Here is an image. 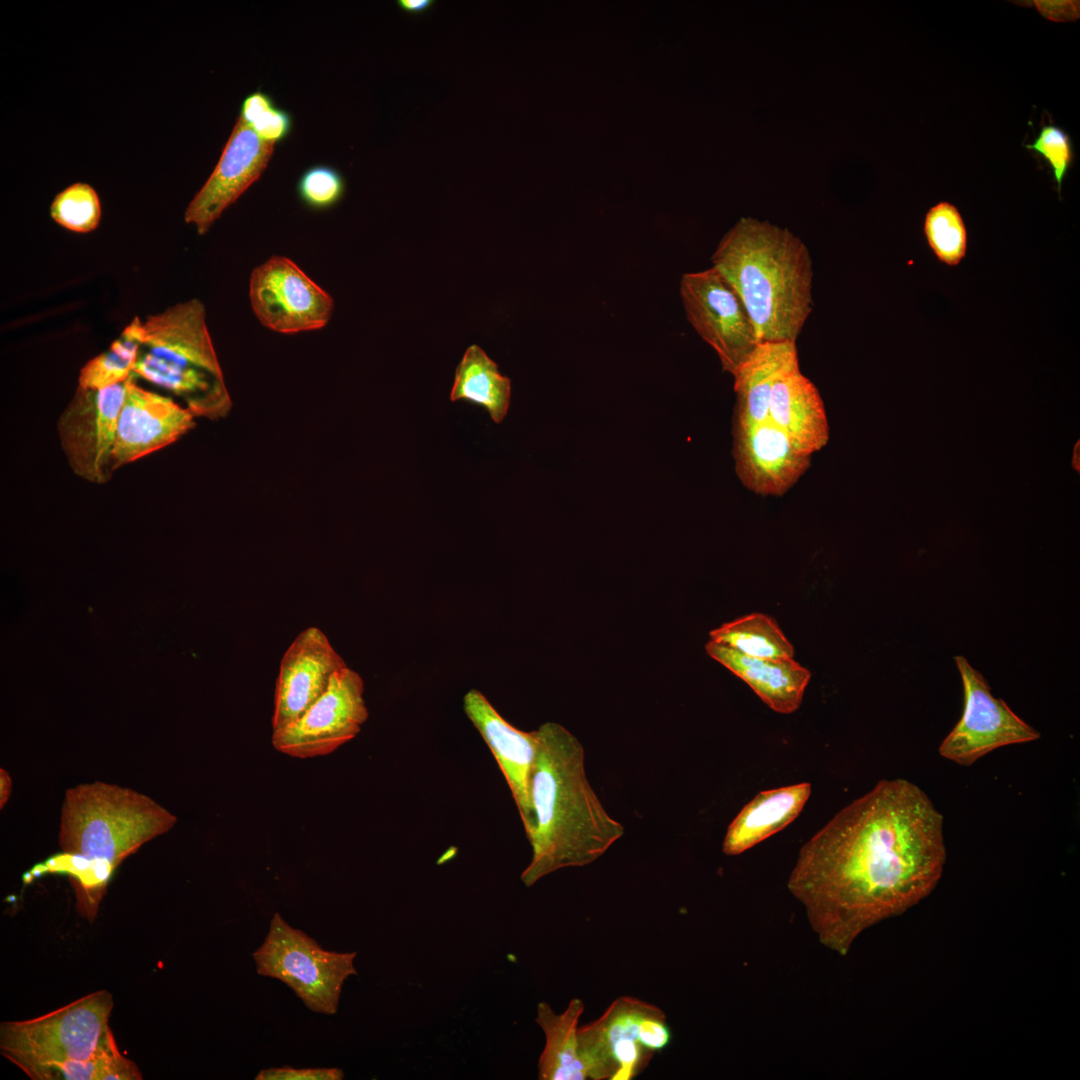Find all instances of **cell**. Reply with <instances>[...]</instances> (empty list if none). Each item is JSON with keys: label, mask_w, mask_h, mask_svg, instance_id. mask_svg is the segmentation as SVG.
Listing matches in <instances>:
<instances>
[{"label": "cell", "mask_w": 1080, "mask_h": 1080, "mask_svg": "<svg viewBox=\"0 0 1080 1080\" xmlns=\"http://www.w3.org/2000/svg\"><path fill=\"white\" fill-rule=\"evenodd\" d=\"M945 861L943 816L927 794L883 779L802 846L787 887L818 940L845 956L863 931L930 895Z\"/></svg>", "instance_id": "6da1fadb"}, {"label": "cell", "mask_w": 1080, "mask_h": 1080, "mask_svg": "<svg viewBox=\"0 0 1080 1080\" xmlns=\"http://www.w3.org/2000/svg\"><path fill=\"white\" fill-rule=\"evenodd\" d=\"M538 732L530 781L533 854L520 877L527 887L559 869L594 862L624 834L589 784L579 740L555 722L542 724Z\"/></svg>", "instance_id": "7a4b0ae2"}, {"label": "cell", "mask_w": 1080, "mask_h": 1080, "mask_svg": "<svg viewBox=\"0 0 1080 1080\" xmlns=\"http://www.w3.org/2000/svg\"><path fill=\"white\" fill-rule=\"evenodd\" d=\"M740 296L759 342H796L812 307V259L788 229L740 219L712 256Z\"/></svg>", "instance_id": "3957f363"}, {"label": "cell", "mask_w": 1080, "mask_h": 1080, "mask_svg": "<svg viewBox=\"0 0 1080 1080\" xmlns=\"http://www.w3.org/2000/svg\"><path fill=\"white\" fill-rule=\"evenodd\" d=\"M133 374L183 401L195 417L217 420L232 402L198 299L139 321Z\"/></svg>", "instance_id": "277c9868"}, {"label": "cell", "mask_w": 1080, "mask_h": 1080, "mask_svg": "<svg viewBox=\"0 0 1080 1080\" xmlns=\"http://www.w3.org/2000/svg\"><path fill=\"white\" fill-rule=\"evenodd\" d=\"M177 818L151 797L96 781L68 788L60 814L62 851L100 858L116 868Z\"/></svg>", "instance_id": "5b68a950"}, {"label": "cell", "mask_w": 1080, "mask_h": 1080, "mask_svg": "<svg viewBox=\"0 0 1080 1080\" xmlns=\"http://www.w3.org/2000/svg\"><path fill=\"white\" fill-rule=\"evenodd\" d=\"M113 997L95 991L29 1020L0 1024V1051L33 1080L52 1067L94 1058L113 1037L109 1018Z\"/></svg>", "instance_id": "8992f818"}, {"label": "cell", "mask_w": 1080, "mask_h": 1080, "mask_svg": "<svg viewBox=\"0 0 1080 1080\" xmlns=\"http://www.w3.org/2000/svg\"><path fill=\"white\" fill-rule=\"evenodd\" d=\"M356 955V952L323 949L275 913L253 959L259 975L286 984L311 1011L333 1015L338 1010L345 980L357 974Z\"/></svg>", "instance_id": "52a82bcc"}, {"label": "cell", "mask_w": 1080, "mask_h": 1080, "mask_svg": "<svg viewBox=\"0 0 1080 1080\" xmlns=\"http://www.w3.org/2000/svg\"><path fill=\"white\" fill-rule=\"evenodd\" d=\"M680 296L688 321L733 375L760 343L740 296L715 268L686 273Z\"/></svg>", "instance_id": "ba28073f"}, {"label": "cell", "mask_w": 1080, "mask_h": 1080, "mask_svg": "<svg viewBox=\"0 0 1080 1080\" xmlns=\"http://www.w3.org/2000/svg\"><path fill=\"white\" fill-rule=\"evenodd\" d=\"M964 708L960 720L939 746L941 757L970 766L995 749L1035 741L1040 733L992 695L983 675L964 656H956Z\"/></svg>", "instance_id": "9c48e42d"}, {"label": "cell", "mask_w": 1080, "mask_h": 1080, "mask_svg": "<svg viewBox=\"0 0 1080 1080\" xmlns=\"http://www.w3.org/2000/svg\"><path fill=\"white\" fill-rule=\"evenodd\" d=\"M252 311L266 328L297 334L325 327L334 300L291 259L273 255L255 267L249 279Z\"/></svg>", "instance_id": "30bf717a"}, {"label": "cell", "mask_w": 1080, "mask_h": 1080, "mask_svg": "<svg viewBox=\"0 0 1080 1080\" xmlns=\"http://www.w3.org/2000/svg\"><path fill=\"white\" fill-rule=\"evenodd\" d=\"M361 676L348 666L331 678L323 695L297 720L273 730L276 750L295 758L328 755L353 739L368 718Z\"/></svg>", "instance_id": "8fae6325"}, {"label": "cell", "mask_w": 1080, "mask_h": 1080, "mask_svg": "<svg viewBox=\"0 0 1080 1080\" xmlns=\"http://www.w3.org/2000/svg\"><path fill=\"white\" fill-rule=\"evenodd\" d=\"M128 380V379H127ZM125 382L99 390L78 387L58 421L62 449L73 472L95 484L110 480Z\"/></svg>", "instance_id": "7c38bea8"}, {"label": "cell", "mask_w": 1080, "mask_h": 1080, "mask_svg": "<svg viewBox=\"0 0 1080 1080\" xmlns=\"http://www.w3.org/2000/svg\"><path fill=\"white\" fill-rule=\"evenodd\" d=\"M655 1005L633 997H619L596 1021L578 1028L579 1052L588 1077L629 1080L643 1070L653 1052L640 1041L642 1020Z\"/></svg>", "instance_id": "4fadbf2b"}, {"label": "cell", "mask_w": 1080, "mask_h": 1080, "mask_svg": "<svg viewBox=\"0 0 1080 1080\" xmlns=\"http://www.w3.org/2000/svg\"><path fill=\"white\" fill-rule=\"evenodd\" d=\"M274 147L238 118L213 172L188 204L185 222L199 235L206 234L224 210L262 175Z\"/></svg>", "instance_id": "5bb4252c"}, {"label": "cell", "mask_w": 1080, "mask_h": 1080, "mask_svg": "<svg viewBox=\"0 0 1080 1080\" xmlns=\"http://www.w3.org/2000/svg\"><path fill=\"white\" fill-rule=\"evenodd\" d=\"M194 417L174 399L139 386L132 374L118 418L112 472L177 441L194 428Z\"/></svg>", "instance_id": "9a60e30c"}, {"label": "cell", "mask_w": 1080, "mask_h": 1080, "mask_svg": "<svg viewBox=\"0 0 1080 1080\" xmlns=\"http://www.w3.org/2000/svg\"><path fill=\"white\" fill-rule=\"evenodd\" d=\"M735 471L741 483L761 496H782L804 475L811 456L798 450L768 420L732 427Z\"/></svg>", "instance_id": "2e32d148"}, {"label": "cell", "mask_w": 1080, "mask_h": 1080, "mask_svg": "<svg viewBox=\"0 0 1080 1080\" xmlns=\"http://www.w3.org/2000/svg\"><path fill=\"white\" fill-rule=\"evenodd\" d=\"M347 666L317 627L300 632L282 657L276 682L273 730L301 717L327 690L332 676Z\"/></svg>", "instance_id": "e0dca14e"}, {"label": "cell", "mask_w": 1080, "mask_h": 1080, "mask_svg": "<svg viewBox=\"0 0 1080 1080\" xmlns=\"http://www.w3.org/2000/svg\"><path fill=\"white\" fill-rule=\"evenodd\" d=\"M463 708L491 750L518 808L527 838L534 827L530 781L539 747L538 729L524 732L509 724L478 690L463 698Z\"/></svg>", "instance_id": "ac0fdd59"}, {"label": "cell", "mask_w": 1080, "mask_h": 1080, "mask_svg": "<svg viewBox=\"0 0 1080 1080\" xmlns=\"http://www.w3.org/2000/svg\"><path fill=\"white\" fill-rule=\"evenodd\" d=\"M767 420L803 453L812 456L829 441V424L822 397L800 369L774 384Z\"/></svg>", "instance_id": "d6986e66"}, {"label": "cell", "mask_w": 1080, "mask_h": 1080, "mask_svg": "<svg viewBox=\"0 0 1080 1080\" xmlns=\"http://www.w3.org/2000/svg\"><path fill=\"white\" fill-rule=\"evenodd\" d=\"M705 648L710 657L747 683L774 711L789 714L799 708L811 673L793 658H753L712 640Z\"/></svg>", "instance_id": "ffe728a7"}, {"label": "cell", "mask_w": 1080, "mask_h": 1080, "mask_svg": "<svg viewBox=\"0 0 1080 1080\" xmlns=\"http://www.w3.org/2000/svg\"><path fill=\"white\" fill-rule=\"evenodd\" d=\"M810 794L808 782L759 792L728 826L723 853L739 855L787 827L801 813Z\"/></svg>", "instance_id": "44dd1931"}, {"label": "cell", "mask_w": 1080, "mask_h": 1080, "mask_svg": "<svg viewBox=\"0 0 1080 1080\" xmlns=\"http://www.w3.org/2000/svg\"><path fill=\"white\" fill-rule=\"evenodd\" d=\"M799 368L796 342H760L733 373L736 405L733 422L767 420L774 384Z\"/></svg>", "instance_id": "7402d4cb"}, {"label": "cell", "mask_w": 1080, "mask_h": 1080, "mask_svg": "<svg viewBox=\"0 0 1080 1080\" xmlns=\"http://www.w3.org/2000/svg\"><path fill=\"white\" fill-rule=\"evenodd\" d=\"M583 1011L584 1003L579 998H573L559 1014L546 1002L537 1005L535 1021L545 1035V1046L538 1061L540 1080L589 1078L577 1037V1024Z\"/></svg>", "instance_id": "603a6c76"}, {"label": "cell", "mask_w": 1080, "mask_h": 1080, "mask_svg": "<svg viewBox=\"0 0 1080 1080\" xmlns=\"http://www.w3.org/2000/svg\"><path fill=\"white\" fill-rule=\"evenodd\" d=\"M510 397V379L498 371L497 364L481 347L469 346L456 367L450 400L478 405L495 423H501L508 412Z\"/></svg>", "instance_id": "cb8c5ba5"}, {"label": "cell", "mask_w": 1080, "mask_h": 1080, "mask_svg": "<svg viewBox=\"0 0 1080 1080\" xmlns=\"http://www.w3.org/2000/svg\"><path fill=\"white\" fill-rule=\"evenodd\" d=\"M115 869L116 867L105 859L62 851L34 865L24 873L22 879L24 884H29L45 874L68 875L75 890L77 910L83 917L92 920Z\"/></svg>", "instance_id": "d4e9b609"}, {"label": "cell", "mask_w": 1080, "mask_h": 1080, "mask_svg": "<svg viewBox=\"0 0 1080 1080\" xmlns=\"http://www.w3.org/2000/svg\"><path fill=\"white\" fill-rule=\"evenodd\" d=\"M710 640L758 659L780 660L794 656V648L776 621L753 613L724 623L710 632Z\"/></svg>", "instance_id": "484cf974"}, {"label": "cell", "mask_w": 1080, "mask_h": 1080, "mask_svg": "<svg viewBox=\"0 0 1080 1080\" xmlns=\"http://www.w3.org/2000/svg\"><path fill=\"white\" fill-rule=\"evenodd\" d=\"M139 321L135 317L106 351L82 367L78 387L104 389L125 382L133 374L139 344Z\"/></svg>", "instance_id": "4316f807"}, {"label": "cell", "mask_w": 1080, "mask_h": 1080, "mask_svg": "<svg viewBox=\"0 0 1080 1080\" xmlns=\"http://www.w3.org/2000/svg\"><path fill=\"white\" fill-rule=\"evenodd\" d=\"M923 231L930 249L940 262L953 267L965 257L967 230L959 210L953 204L942 201L931 207L925 215Z\"/></svg>", "instance_id": "83f0119b"}, {"label": "cell", "mask_w": 1080, "mask_h": 1080, "mask_svg": "<svg viewBox=\"0 0 1080 1080\" xmlns=\"http://www.w3.org/2000/svg\"><path fill=\"white\" fill-rule=\"evenodd\" d=\"M50 216L68 230L91 232L101 219L99 197L89 184L73 183L55 196L50 206Z\"/></svg>", "instance_id": "f1b7e54d"}, {"label": "cell", "mask_w": 1080, "mask_h": 1080, "mask_svg": "<svg viewBox=\"0 0 1080 1080\" xmlns=\"http://www.w3.org/2000/svg\"><path fill=\"white\" fill-rule=\"evenodd\" d=\"M297 191L300 199L307 206L322 210L334 206L341 200L345 191V182L336 169L326 165H316L308 168L301 175Z\"/></svg>", "instance_id": "f546056e"}, {"label": "cell", "mask_w": 1080, "mask_h": 1080, "mask_svg": "<svg viewBox=\"0 0 1080 1080\" xmlns=\"http://www.w3.org/2000/svg\"><path fill=\"white\" fill-rule=\"evenodd\" d=\"M1027 149L1040 154L1051 166L1059 195L1064 176L1073 161V150L1069 135L1055 125L1043 126L1035 142Z\"/></svg>", "instance_id": "4dcf8cb0"}, {"label": "cell", "mask_w": 1080, "mask_h": 1080, "mask_svg": "<svg viewBox=\"0 0 1080 1080\" xmlns=\"http://www.w3.org/2000/svg\"><path fill=\"white\" fill-rule=\"evenodd\" d=\"M291 117L283 109L272 106L258 116L250 126L263 140L276 144L291 130Z\"/></svg>", "instance_id": "1f68e13d"}, {"label": "cell", "mask_w": 1080, "mask_h": 1080, "mask_svg": "<svg viewBox=\"0 0 1080 1080\" xmlns=\"http://www.w3.org/2000/svg\"><path fill=\"white\" fill-rule=\"evenodd\" d=\"M344 1073L339 1068H268L261 1070L255 1080H341Z\"/></svg>", "instance_id": "d6a6232c"}, {"label": "cell", "mask_w": 1080, "mask_h": 1080, "mask_svg": "<svg viewBox=\"0 0 1080 1080\" xmlns=\"http://www.w3.org/2000/svg\"><path fill=\"white\" fill-rule=\"evenodd\" d=\"M1038 11L1057 22L1073 21L1079 17V5L1074 1H1035Z\"/></svg>", "instance_id": "836d02e7"}, {"label": "cell", "mask_w": 1080, "mask_h": 1080, "mask_svg": "<svg viewBox=\"0 0 1080 1080\" xmlns=\"http://www.w3.org/2000/svg\"><path fill=\"white\" fill-rule=\"evenodd\" d=\"M272 106H274L273 101L267 94L256 91L244 99L239 118L247 125H250L258 116Z\"/></svg>", "instance_id": "e575fe53"}, {"label": "cell", "mask_w": 1080, "mask_h": 1080, "mask_svg": "<svg viewBox=\"0 0 1080 1080\" xmlns=\"http://www.w3.org/2000/svg\"><path fill=\"white\" fill-rule=\"evenodd\" d=\"M399 7L408 13L419 14L427 11L434 3L432 0H400Z\"/></svg>", "instance_id": "d590c367"}, {"label": "cell", "mask_w": 1080, "mask_h": 1080, "mask_svg": "<svg viewBox=\"0 0 1080 1080\" xmlns=\"http://www.w3.org/2000/svg\"><path fill=\"white\" fill-rule=\"evenodd\" d=\"M12 793V778L7 770L0 769V808L2 809Z\"/></svg>", "instance_id": "8d00e7d4"}]
</instances>
